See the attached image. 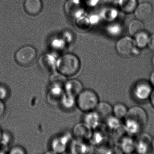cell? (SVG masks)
<instances>
[{"label":"cell","instance_id":"obj_1","mask_svg":"<svg viewBox=\"0 0 154 154\" xmlns=\"http://www.w3.org/2000/svg\"><path fill=\"white\" fill-rule=\"evenodd\" d=\"M125 119V129L132 134L142 131L147 122L146 113L139 106H134L128 110Z\"/></svg>","mask_w":154,"mask_h":154},{"label":"cell","instance_id":"obj_2","mask_svg":"<svg viewBox=\"0 0 154 154\" xmlns=\"http://www.w3.org/2000/svg\"><path fill=\"white\" fill-rule=\"evenodd\" d=\"M80 68V60L73 54H65L57 60V71L66 77L75 75L79 72Z\"/></svg>","mask_w":154,"mask_h":154},{"label":"cell","instance_id":"obj_3","mask_svg":"<svg viewBox=\"0 0 154 154\" xmlns=\"http://www.w3.org/2000/svg\"><path fill=\"white\" fill-rule=\"evenodd\" d=\"M99 103L98 95L94 91L90 89L83 90L76 98V106L83 112L94 110Z\"/></svg>","mask_w":154,"mask_h":154},{"label":"cell","instance_id":"obj_4","mask_svg":"<svg viewBox=\"0 0 154 154\" xmlns=\"http://www.w3.org/2000/svg\"><path fill=\"white\" fill-rule=\"evenodd\" d=\"M36 50L31 46H25L20 48L15 54L16 62L21 66L31 65L37 57Z\"/></svg>","mask_w":154,"mask_h":154},{"label":"cell","instance_id":"obj_5","mask_svg":"<svg viewBox=\"0 0 154 154\" xmlns=\"http://www.w3.org/2000/svg\"><path fill=\"white\" fill-rule=\"evenodd\" d=\"M117 53L122 56L128 57L133 54H136L137 48L135 41L129 36H125L120 38L116 44Z\"/></svg>","mask_w":154,"mask_h":154},{"label":"cell","instance_id":"obj_6","mask_svg":"<svg viewBox=\"0 0 154 154\" xmlns=\"http://www.w3.org/2000/svg\"><path fill=\"white\" fill-rule=\"evenodd\" d=\"M150 83L142 80L137 82L133 88V95L139 100L144 101L150 97L152 92Z\"/></svg>","mask_w":154,"mask_h":154},{"label":"cell","instance_id":"obj_7","mask_svg":"<svg viewBox=\"0 0 154 154\" xmlns=\"http://www.w3.org/2000/svg\"><path fill=\"white\" fill-rule=\"evenodd\" d=\"M72 133L75 139L85 141L90 140L93 135L91 128L84 122L76 124L73 129Z\"/></svg>","mask_w":154,"mask_h":154},{"label":"cell","instance_id":"obj_8","mask_svg":"<svg viewBox=\"0 0 154 154\" xmlns=\"http://www.w3.org/2000/svg\"><path fill=\"white\" fill-rule=\"evenodd\" d=\"M65 93L76 98L79 94L83 90L82 83L77 79L67 80L63 86Z\"/></svg>","mask_w":154,"mask_h":154},{"label":"cell","instance_id":"obj_9","mask_svg":"<svg viewBox=\"0 0 154 154\" xmlns=\"http://www.w3.org/2000/svg\"><path fill=\"white\" fill-rule=\"evenodd\" d=\"M64 94L63 87L51 85L47 96L48 102L52 105L61 104Z\"/></svg>","mask_w":154,"mask_h":154},{"label":"cell","instance_id":"obj_10","mask_svg":"<svg viewBox=\"0 0 154 154\" xmlns=\"http://www.w3.org/2000/svg\"><path fill=\"white\" fill-rule=\"evenodd\" d=\"M153 13V8L148 2H142L136 7L134 11L137 19L144 21L148 19Z\"/></svg>","mask_w":154,"mask_h":154},{"label":"cell","instance_id":"obj_11","mask_svg":"<svg viewBox=\"0 0 154 154\" xmlns=\"http://www.w3.org/2000/svg\"><path fill=\"white\" fill-rule=\"evenodd\" d=\"M70 139V136L68 134L62 135L54 138L51 143V147L53 151L56 153L64 152L67 149Z\"/></svg>","mask_w":154,"mask_h":154},{"label":"cell","instance_id":"obj_12","mask_svg":"<svg viewBox=\"0 0 154 154\" xmlns=\"http://www.w3.org/2000/svg\"><path fill=\"white\" fill-rule=\"evenodd\" d=\"M147 134L141 135L135 142V150L140 154L147 153L152 148V141Z\"/></svg>","mask_w":154,"mask_h":154},{"label":"cell","instance_id":"obj_13","mask_svg":"<svg viewBox=\"0 0 154 154\" xmlns=\"http://www.w3.org/2000/svg\"><path fill=\"white\" fill-rule=\"evenodd\" d=\"M57 60L51 55H44L40 57L39 65L42 70L48 72H54L56 70Z\"/></svg>","mask_w":154,"mask_h":154},{"label":"cell","instance_id":"obj_14","mask_svg":"<svg viewBox=\"0 0 154 154\" xmlns=\"http://www.w3.org/2000/svg\"><path fill=\"white\" fill-rule=\"evenodd\" d=\"M24 7L28 14L36 16L41 12L43 6L41 0H26Z\"/></svg>","mask_w":154,"mask_h":154},{"label":"cell","instance_id":"obj_15","mask_svg":"<svg viewBox=\"0 0 154 154\" xmlns=\"http://www.w3.org/2000/svg\"><path fill=\"white\" fill-rule=\"evenodd\" d=\"M95 110L101 120H106L113 114L112 107L109 103L105 102H99Z\"/></svg>","mask_w":154,"mask_h":154},{"label":"cell","instance_id":"obj_16","mask_svg":"<svg viewBox=\"0 0 154 154\" xmlns=\"http://www.w3.org/2000/svg\"><path fill=\"white\" fill-rule=\"evenodd\" d=\"M149 36L148 33L145 30L137 34L134 37V41L137 47L140 49L145 48L148 45Z\"/></svg>","mask_w":154,"mask_h":154},{"label":"cell","instance_id":"obj_17","mask_svg":"<svg viewBox=\"0 0 154 154\" xmlns=\"http://www.w3.org/2000/svg\"><path fill=\"white\" fill-rule=\"evenodd\" d=\"M101 120L100 117L96 111L86 112L84 117V122L90 126L92 129L97 127Z\"/></svg>","mask_w":154,"mask_h":154},{"label":"cell","instance_id":"obj_18","mask_svg":"<svg viewBox=\"0 0 154 154\" xmlns=\"http://www.w3.org/2000/svg\"><path fill=\"white\" fill-rule=\"evenodd\" d=\"M144 30V26L141 20H135L129 24L128 31L131 36L134 37L137 34Z\"/></svg>","mask_w":154,"mask_h":154},{"label":"cell","instance_id":"obj_19","mask_svg":"<svg viewBox=\"0 0 154 154\" xmlns=\"http://www.w3.org/2000/svg\"><path fill=\"white\" fill-rule=\"evenodd\" d=\"M87 141L75 139L72 143L71 151L73 153H85L89 150V147L86 144Z\"/></svg>","mask_w":154,"mask_h":154},{"label":"cell","instance_id":"obj_20","mask_svg":"<svg viewBox=\"0 0 154 154\" xmlns=\"http://www.w3.org/2000/svg\"><path fill=\"white\" fill-rule=\"evenodd\" d=\"M135 141L130 137H125L122 140V150L124 153H132L135 150Z\"/></svg>","mask_w":154,"mask_h":154},{"label":"cell","instance_id":"obj_21","mask_svg":"<svg viewBox=\"0 0 154 154\" xmlns=\"http://www.w3.org/2000/svg\"><path fill=\"white\" fill-rule=\"evenodd\" d=\"M66 76L63 75L58 72H53L50 78L51 85L61 86L63 87L66 81Z\"/></svg>","mask_w":154,"mask_h":154},{"label":"cell","instance_id":"obj_22","mask_svg":"<svg viewBox=\"0 0 154 154\" xmlns=\"http://www.w3.org/2000/svg\"><path fill=\"white\" fill-rule=\"evenodd\" d=\"M128 109L126 105L122 103H117L112 108V112L114 116L118 119L125 118Z\"/></svg>","mask_w":154,"mask_h":154},{"label":"cell","instance_id":"obj_23","mask_svg":"<svg viewBox=\"0 0 154 154\" xmlns=\"http://www.w3.org/2000/svg\"><path fill=\"white\" fill-rule=\"evenodd\" d=\"M61 104L66 109H71L76 105V98L65 93L61 101Z\"/></svg>","mask_w":154,"mask_h":154},{"label":"cell","instance_id":"obj_24","mask_svg":"<svg viewBox=\"0 0 154 154\" xmlns=\"http://www.w3.org/2000/svg\"><path fill=\"white\" fill-rule=\"evenodd\" d=\"M106 121L107 122V125L110 128L114 129L119 128L120 125L119 119L116 118L115 116H111Z\"/></svg>","mask_w":154,"mask_h":154},{"label":"cell","instance_id":"obj_25","mask_svg":"<svg viewBox=\"0 0 154 154\" xmlns=\"http://www.w3.org/2000/svg\"><path fill=\"white\" fill-rule=\"evenodd\" d=\"M10 154H25L26 153V150L21 146H16L11 148L10 150Z\"/></svg>","mask_w":154,"mask_h":154},{"label":"cell","instance_id":"obj_26","mask_svg":"<svg viewBox=\"0 0 154 154\" xmlns=\"http://www.w3.org/2000/svg\"><path fill=\"white\" fill-rule=\"evenodd\" d=\"M8 94V89L3 86H0V100H3L7 98Z\"/></svg>","mask_w":154,"mask_h":154},{"label":"cell","instance_id":"obj_27","mask_svg":"<svg viewBox=\"0 0 154 154\" xmlns=\"http://www.w3.org/2000/svg\"><path fill=\"white\" fill-rule=\"evenodd\" d=\"M8 151V144L3 140L0 141V154H4Z\"/></svg>","mask_w":154,"mask_h":154},{"label":"cell","instance_id":"obj_28","mask_svg":"<svg viewBox=\"0 0 154 154\" xmlns=\"http://www.w3.org/2000/svg\"><path fill=\"white\" fill-rule=\"evenodd\" d=\"M148 46L151 50L154 51V34L149 36Z\"/></svg>","mask_w":154,"mask_h":154},{"label":"cell","instance_id":"obj_29","mask_svg":"<svg viewBox=\"0 0 154 154\" xmlns=\"http://www.w3.org/2000/svg\"><path fill=\"white\" fill-rule=\"evenodd\" d=\"M5 109L6 108L4 103L2 102V100H0V118L2 117L5 113Z\"/></svg>","mask_w":154,"mask_h":154},{"label":"cell","instance_id":"obj_30","mask_svg":"<svg viewBox=\"0 0 154 154\" xmlns=\"http://www.w3.org/2000/svg\"><path fill=\"white\" fill-rule=\"evenodd\" d=\"M149 98H150V102H151V104L154 108V90L152 91Z\"/></svg>","mask_w":154,"mask_h":154},{"label":"cell","instance_id":"obj_31","mask_svg":"<svg viewBox=\"0 0 154 154\" xmlns=\"http://www.w3.org/2000/svg\"><path fill=\"white\" fill-rule=\"evenodd\" d=\"M150 83L151 85L154 86V71L151 73L150 75Z\"/></svg>","mask_w":154,"mask_h":154},{"label":"cell","instance_id":"obj_32","mask_svg":"<svg viewBox=\"0 0 154 154\" xmlns=\"http://www.w3.org/2000/svg\"><path fill=\"white\" fill-rule=\"evenodd\" d=\"M2 135H3V133H2V131L1 129L0 128V141H1L2 139Z\"/></svg>","mask_w":154,"mask_h":154},{"label":"cell","instance_id":"obj_33","mask_svg":"<svg viewBox=\"0 0 154 154\" xmlns=\"http://www.w3.org/2000/svg\"><path fill=\"white\" fill-rule=\"evenodd\" d=\"M152 148L154 151V138L152 141Z\"/></svg>","mask_w":154,"mask_h":154},{"label":"cell","instance_id":"obj_34","mask_svg":"<svg viewBox=\"0 0 154 154\" xmlns=\"http://www.w3.org/2000/svg\"><path fill=\"white\" fill-rule=\"evenodd\" d=\"M152 64H153V66H154V55L153 56V57H152Z\"/></svg>","mask_w":154,"mask_h":154},{"label":"cell","instance_id":"obj_35","mask_svg":"<svg viewBox=\"0 0 154 154\" xmlns=\"http://www.w3.org/2000/svg\"><path fill=\"white\" fill-rule=\"evenodd\" d=\"M20 1H21V2H23V1H26V0H19Z\"/></svg>","mask_w":154,"mask_h":154}]
</instances>
